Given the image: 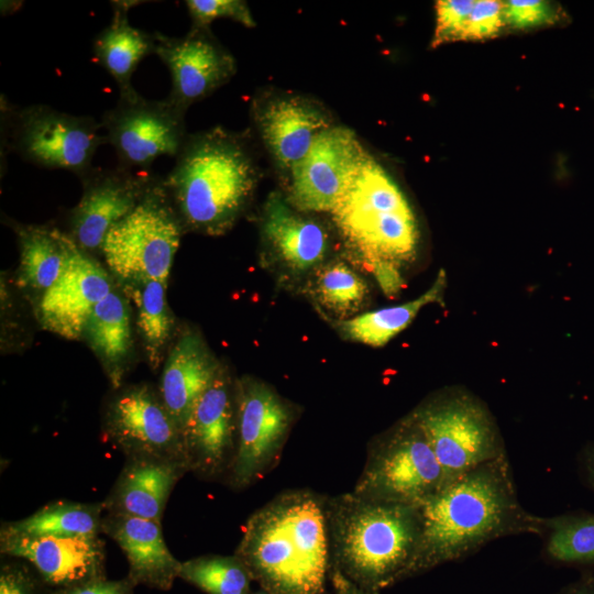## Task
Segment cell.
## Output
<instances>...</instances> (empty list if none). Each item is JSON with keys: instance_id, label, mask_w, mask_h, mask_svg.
Returning <instances> with one entry per match:
<instances>
[{"instance_id": "obj_27", "label": "cell", "mask_w": 594, "mask_h": 594, "mask_svg": "<svg viewBox=\"0 0 594 594\" xmlns=\"http://www.w3.org/2000/svg\"><path fill=\"white\" fill-rule=\"evenodd\" d=\"M446 287L447 275L440 270L432 285L416 299L343 320L340 330L350 340L383 346L405 330L425 306L435 302L442 305Z\"/></svg>"}, {"instance_id": "obj_24", "label": "cell", "mask_w": 594, "mask_h": 594, "mask_svg": "<svg viewBox=\"0 0 594 594\" xmlns=\"http://www.w3.org/2000/svg\"><path fill=\"white\" fill-rule=\"evenodd\" d=\"M139 1H112L113 16L110 24L92 44L95 58L112 76L119 88V98H135L131 77L140 62L155 52L154 34L132 26L128 12Z\"/></svg>"}, {"instance_id": "obj_6", "label": "cell", "mask_w": 594, "mask_h": 594, "mask_svg": "<svg viewBox=\"0 0 594 594\" xmlns=\"http://www.w3.org/2000/svg\"><path fill=\"white\" fill-rule=\"evenodd\" d=\"M183 229L164 178L153 175L134 209L107 234L101 253L121 284L166 285Z\"/></svg>"}, {"instance_id": "obj_29", "label": "cell", "mask_w": 594, "mask_h": 594, "mask_svg": "<svg viewBox=\"0 0 594 594\" xmlns=\"http://www.w3.org/2000/svg\"><path fill=\"white\" fill-rule=\"evenodd\" d=\"M102 504L55 502L31 516L6 524L1 535L25 537L99 536Z\"/></svg>"}, {"instance_id": "obj_42", "label": "cell", "mask_w": 594, "mask_h": 594, "mask_svg": "<svg viewBox=\"0 0 594 594\" xmlns=\"http://www.w3.org/2000/svg\"><path fill=\"white\" fill-rule=\"evenodd\" d=\"M251 594H271V593H268V592H266L265 590H263V588L260 587V590L254 591V592H251Z\"/></svg>"}, {"instance_id": "obj_25", "label": "cell", "mask_w": 594, "mask_h": 594, "mask_svg": "<svg viewBox=\"0 0 594 594\" xmlns=\"http://www.w3.org/2000/svg\"><path fill=\"white\" fill-rule=\"evenodd\" d=\"M118 388L132 351L131 310L127 297L112 290L99 301L84 327L82 336Z\"/></svg>"}, {"instance_id": "obj_21", "label": "cell", "mask_w": 594, "mask_h": 594, "mask_svg": "<svg viewBox=\"0 0 594 594\" xmlns=\"http://www.w3.org/2000/svg\"><path fill=\"white\" fill-rule=\"evenodd\" d=\"M187 470L182 462L130 457L103 509L161 522L168 496Z\"/></svg>"}, {"instance_id": "obj_17", "label": "cell", "mask_w": 594, "mask_h": 594, "mask_svg": "<svg viewBox=\"0 0 594 594\" xmlns=\"http://www.w3.org/2000/svg\"><path fill=\"white\" fill-rule=\"evenodd\" d=\"M112 290L106 270L74 241L62 275L41 296L38 321L47 331L78 340L95 306Z\"/></svg>"}, {"instance_id": "obj_23", "label": "cell", "mask_w": 594, "mask_h": 594, "mask_svg": "<svg viewBox=\"0 0 594 594\" xmlns=\"http://www.w3.org/2000/svg\"><path fill=\"white\" fill-rule=\"evenodd\" d=\"M261 136L275 161L290 168L308 152L320 132L330 127L327 116L298 98H278L256 111Z\"/></svg>"}, {"instance_id": "obj_37", "label": "cell", "mask_w": 594, "mask_h": 594, "mask_svg": "<svg viewBox=\"0 0 594 594\" xmlns=\"http://www.w3.org/2000/svg\"><path fill=\"white\" fill-rule=\"evenodd\" d=\"M0 594H53V588L33 568L12 561L1 565Z\"/></svg>"}, {"instance_id": "obj_5", "label": "cell", "mask_w": 594, "mask_h": 594, "mask_svg": "<svg viewBox=\"0 0 594 594\" xmlns=\"http://www.w3.org/2000/svg\"><path fill=\"white\" fill-rule=\"evenodd\" d=\"M331 213L349 248L374 275L397 268L417 251L415 213L394 178L370 155Z\"/></svg>"}, {"instance_id": "obj_10", "label": "cell", "mask_w": 594, "mask_h": 594, "mask_svg": "<svg viewBox=\"0 0 594 594\" xmlns=\"http://www.w3.org/2000/svg\"><path fill=\"white\" fill-rule=\"evenodd\" d=\"M234 394L238 436L228 473L230 484L243 488L278 462L294 414L270 385L255 378H240Z\"/></svg>"}, {"instance_id": "obj_36", "label": "cell", "mask_w": 594, "mask_h": 594, "mask_svg": "<svg viewBox=\"0 0 594 594\" xmlns=\"http://www.w3.org/2000/svg\"><path fill=\"white\" fill-rule=\"evenodd\" d=\"M506 31L503 1L474 0L463 41L492 40Z\"/></svg>"}, {"instance_id": "obj_22", "label": "cell", "mask_w": 594, "mask_h": 594, "mask_svg": "<svg viewBox=\"0 0 594 594\" xmlns=\"http://www.w3.org/2000/svg\"><path fill=\"white\" fill-rule=\"evenodd\" d=\"M265 240L289 270L305 273L321 265L329 251L326 229L295 209L280 194H272L264 207Z\"/></svg>"}, {"instance_id": "obj_11", "label": "cell", "mask_w": 594, "mask_h": 594, "mask_svg": "<svg viewBox=\"0 0 594 594\" xmlns=\"http://www.w3.org/2000/svg\"><path fill=\"white\" fill-rule=\"evenodd\" d=\"M184 114L168 98L148 100L139 95L119 98L105 112L101 125L119 166L146 170L160 156H177L188 136Z\"/></svg>"}, {"instance_id": "obj_15", "label": "cell", "mask_w": 594, "mask_h": 594, "mask_svg": "<svg viewBox=\"0 0 594 594\" xmlns=\"http://www.w3.org/2000/svg\"><path fill=\"white\" fill-rule=\"evenodd\" d=\"M155 52L172 78L167 97L174 105L187 108L226 84L235 74L233 56L205 28H191L182 37L154 32Z\"/></svg>"}, {"instance_id": "obj_26", "label": "cell", "mask_w": 594, "mask_h": 594, "mask_svg": "<svg viewBox=\"0 0 594 594\" xmlns=\"http://www.w3.org/2000/svg\"><path fill=\"white\" fill-rule=\"evenodd\" d=\"M18 284L44 294L62 275L74 240L54 227L19 226Z\"/></svg>"}, {"instance_id": "obj_28", "label": "cell", "mask_w": 594, "mask_h": 594, "mask_svg": "<svg viewBox=\"0 0 594 594\" xmlns=\"http://www.w3.org/2000/svg\"><path fill=\"white\" fill-rule=\"evenodd\" d=\"M122 285L124 295L136 308V328L147 362L156 370L165 358L175 328L166 298V285L158 280Z\"/></svg>"}, {"instance_id": "obj_12", "label": "cell", "mask_w": 594, "mask_h": 594, "mask_svg": "<svg viewBox=\"0 0 594 594\" xmlns=\"http://www.w3.org/2000/svg\"><path fill=\"white\" fill-rule=\"evenodd\" d=\"M367 155L352 130L330 125L292 167L288 202L301 212H331Z\"/></svg>"}, {"instance_id": "obj_18", "label": "cell", "mask_w": 594, "mask_h": 594, "mask_svg": "<svg viewBox=\"0 0 594 594\" xmlns=\"http://www.w3.org/2000/svg\"><path fill=\"white\" fill-rule=\"evenodd\" d=\"M2 554L26 561L53 590L106 576L99 536L0 537Z\"/></svg>"}, {"instance_id": "obj_13", "label": "cell", "mask_w": 594, "mask_h": 594, "mask_svg": "<svg viewBox=\"0 0 594 594\" xmlns=\"http://www.w3.org/2000/svg\"><path fill=\"white\" fill-rule=\"evenodd\" d=\"M107 428L129 457L176 461L188 466L179 428L161 396L145 384L130 386L111 400Z\"/></svg>"}, {"instance_id": "obj_20", "label": "cell", "mask_w": 594, "mask_h": 594, "mask_svg": "<svg viewBox=\"0 0 594 594\" xmlns=\"http://www.w3.org/2000/svg\"><path fill=\"white\" fill-rule=\"evenodd\" d=\"M219 369L198 332H183L168 350L160 396L183 437L195 405Z\"/></svg>"}, {"instance_id": "obj_32", "label": "cell", "mask_w": 594, "mask_h": 594, "mask_svg": "<svg viewBox=\"0 0 594 594\" xmlns=\"http://www.w3.org/2000/svg\"><path fill=\"white\" fill-rule=\"evenodd\" d=\"M364 279L344 262L328 263L314 280V296L321 307L339 317L355 314L367 297Z\"/></svg>"}, {"instance_id": "obj_16", "label": "cell", "mask_w": 594, "mask_h": 594, "mask_svg": "<svg viewBox=\"0 0 594 594\" xmlns=\"http://www.w3.org/2000/svg\"><path fill=\"white\" fill-rule=\"evenodd\" d=\"M238 432L234 386L220 366L190 415L184 433L188 468L210 477L229 471Z\"/></svg>"}, {"instance_id": "obj_19", "label": "cell", "mask_w": 594, "mask_h": 594, "mask_svg": "<svg viewBox=\"0 0 594 594\" xmlns=\"http://www.w3.org/2000/svg\"><path fill=\"white\" fill-rule=\"evenodd\" d=\"M102 532L109 535L123 551L129 564L127 576L135 585L160 591L173 587L182 562L168 550L161 522L109 513L102 518Z\"/></svg>"}, {"instance_id": "obj_38", "label": "cell", "mask_w": 594, "mask_h": 594, "mask_svg": "<svg viewBox=\"0 0 594 594\" xmlns=\"http://www.w3.org/2000/svg\"><path fill=\"white\" fill-rule=\"evenodd\" d=\"M135 586L128 576L121 580H108L105 576L53 590V594H134Z\"/></svg>"}, {"instance_id": "obj_30", "label": "cell", "mask_w": 594, "mask_h": 594, "mask_svg": "<svg viewBox=\"0 0 594 594\" xmlns=\"http://www.w3.org/2000/svg\"><path fill=\"white\" fill-rule=\"evenodd\" d=\"M542 553L563 565L594 566V514L568 513L543 517Z\"/></svg>"}, {"instance_id": "obj_39", "label": "cell", "mask_w": 594, "mask_h": 594, "mask_svg": "<svg viewBox=\"0 0 594 594\" xmlns=\"http://www.w3.org/2000/svg\"><path fill=\"white\" fill-rule=\"evenodd\" d=\"M556 594H594V575L585 574Z\"/></svg>"}, {"instance_id": "obj_2", "label": "cell", "mask_w": 594, "mask_h": 594, "mask_svg": "<svg viewBox=\"0 0 594 594\" xmlns=\"http://www.w3.org/2000/svg\"><path fill=\"white\" fill-rule=\"evenodd\" d=\"M234 554L271 594H327V498L309 490L280 493L249 518Z\"/></svg>"}, {"instance_id": "obj_9", "label": "cell", "mask_w": 594, "mask_h": 594, "mask_svg": "<svg viewBox=\"0 0 594 594\" xmlns=\"http://www.w3.org/2000/svg\"><path fill=\"white\" fill-rule=\"evenodd\" d=\"M101 122L50 106L33 105L14 111L10 145L23 160L50 169H65L82 178L91 168L97 148L108 142Z\"/></svg>"}, {"instance_id": "obj_34", "label": "cell", "mask_w": 594, "mask_h": 594, "mask_svg": "<svg viewBox=\"0 0 594 594\" xmlns=\"http://www.w3.org/2000/svg\"><path fill=\"white\" fill-rule=\"evenodd\" d=\"M474 0H439L436 2V26L431 47L463 41Z\"/></svg>"}, {"instance_id": "obj_33", "label": "cell", "mask_w": 594, "mask_h": 594, "mask_svg": "<svg viewBox=\"0 0 594 594\" xmlns=\"http://www.w3.org/2000/svg\"><path fill=\"white\" fill-rule=\"evenodd\" d=\"M506 30L532 31L569 23L570 16L563 7L552 1L508 0L503 1Z\"/></svg>"}, {"instance_id": "obj_3", "label": "cell", "mask_w": 594, "mask_h": 594, "mask_svg": "<svg viewBox=\"0 0 594 594\" xmlns=\"http://www.w3.org/2000/svg\"><path fill=\"white\" fill-rule=\"evenodd\" d=\"M331 570L380 594L408 579L421 535L419 505L349 492L327 499Z\"/></svg>"}, {"instance_id": "obj_1", "label": "cell", "mask_w": 594, "mask_h": 594, "mask_svg": "<svg viewBox=\"0 0 594 594\" xmlns=\"http://www.w3.org/2000/svg\"><path fill=\"white\" fill-rule=\"evenodd\" d=\"M421 535L408 578L521 534L541 536L543 517L518 501L508 457L483 463L419 505Z\"/></svg>"}, {"instance_id": "obj_14", "label": "cell", "mask_w": 594, "mask_h": 594, "mask_svg": "<svg viewBox=\"0 0 594 594\" xmlns=\"http://www.w3.org/2000/svg\"><path fill=\"white\" fill-rule=\"evenodd\" d=\"M152 176L119 165L92 167L80 178L84 191L70 215L69 237L86 252L101 251L109 231L134 209Z\"/></svg>"}, {"instance_id": "obj_31", "label": "cell", "mask_w": 594, "mask_h": 594, "mask_svg": "<svg viewBox=\"0 0 594 594\" xmlns=\"http://www.w3.org/2000/svg\"><path fill=\"white\" fill-rule=\"evenodd\" d=\"M179 579L207 594H251L253 581L235 556H201L182 562Z\"/></svg>"}, {"instance_id": "obj_40", "label": "cell", "mask_w": 594, "mask_h": 594, "mask_svg": "<svg viewBox=\"0 0 594 594\" xmlns=\"http://www.w3.org/2000/svg\"><path fill=\"white\" fill-rule=\"evenodd\" d=\"M330 579L334 594H372L356 587L337 571H330Z\"/></svg>"}, {"instance_id": "obj_4", "label": "cell", "mask_w": 594, "mask_h": 594, "mask_svg": "<svg viewBox=\"0 0 594 594\" xmlns=\"http://www.w3.org/2000/svg\"><path fill=\"white\" fill-rule=\"evenodd\" d=\"M164 184L184 228L218 235L251 199L256 169L242 140L216 128L187 136Z\"/></svg>"}, {"instance_id": "obj_35", "label": "cell", "mask_w": 594, "mask_h": 594, "mask_svg": "<svg viewBox=\"0 0 594 594\" xmlns=\"http://www.w3.org/2000/svg\"><path fill=\"white\" fill-rule=\"evenodd\" d=\"M194 28H205L216 19L229 18L248 28L255 25L250 9L240 0H187L185 1Z\"/></svg>"}, {"instance_id": "obj_7", "label": "cell", "mask_w": 594, "mask_h": 594, "mask_svg": "<svg viewBox=\"0 0 594 594\" xmlns=\"http://www.w3.org/2000/svg\"><path fill=\"white\" fill-rule=\"evenodd\" d=\"M413 414L441 465L443 485L507 454L493 415L483 402L465 389L441 391Z\"/></svg>"}, {"instance_id": "obj_8", "label": "cell", "mask_w": 594, "mask_h": 594, "mask_svg": "<svg viewBox=\"0 0 594 594\" xmlns=\"http://www.w3.org/2000/svg\"><path fill=\"white\" fill-rule=\"evenodd\" d=\"M443 483L441 465L410 413L372 442L353 492L387 502L420 505Z\"/></svg>"}, {"instance_id": "obj_41", "label": "cell", "mask_w": 594, "mask_h": 594, "mask_svg": "<svg viewBox=\"0 0 594 594\" xmlns=\"http://www.w3.org/2000/svg\"><path fill=\"white\" fill-rule=\"evenodd\" d=\"M581 459L586 482L594 491V444H591L584 449Z\"/></svg>"}]
</instances>
